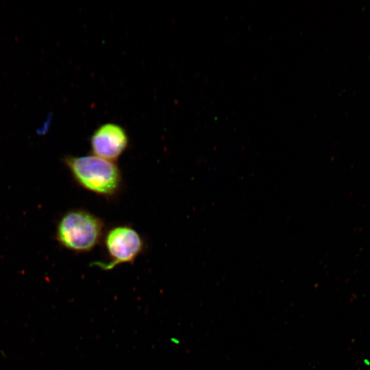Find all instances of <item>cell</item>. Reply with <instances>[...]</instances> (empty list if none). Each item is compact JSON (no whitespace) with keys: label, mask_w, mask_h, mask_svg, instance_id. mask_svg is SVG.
Masks as SVG:
<instances>
[{"label":"cell","mask_w":370,"mask_h":370,"mask_svg":"<svg viewBox=\"0 0 370 370\" xmlns=\"http://www.w3.org/2000/svg\"><path fill=\"white\" fill-rule=\"evenodd\" d=\"M63 160L74 180L82 188L109 199L121 192L123 175L115 162L94 155H69Z\"/></svg>","instance_id":"1"},{"label":"cell","mask_w":370,"mask_h":370,"mask_svg":"<svg viewBox=\"0 0 370 370\" xmlns=\"http://www.w3.org/2000/svg\"><path fill=\"white\" fill-rule=\"evenodd\" d=\"M106 232L102 219L84 209L66 212L60 219L56 239L64 248L75 253H87L102 242Z\"/></svg>","instance_id":"2"},{"label":"cell","mask_w":370,"mask_h":370,"mask_svg":"<svg viewBox=\"0 0 370 370\" xmlns=\"http://www.w3.org/2000/svg\"><path fill=\"white\" fill-rule=\"evenodd\" d=\"M102 242L108 260L95 261L91 264L103 270H110L121 264H133L145 249L142 236L129 225H115L106 230Z\"/></svg>","instance_id":"3"},{"label":"cell","mask_w":370,"mask_h":370,"mask_svg":"<svg viewBox=\"0 0 370 370\" xmlns=\"http://www.w3.org/2000/svg\"><path fill=\"white\" fill-rule=\"evenodd\" d=\"M129 138L119 125L108 123L98 127L90 138L92 155L115 162L127 149Z\"/></svg>","instance_id":"4"}]
</instances>
